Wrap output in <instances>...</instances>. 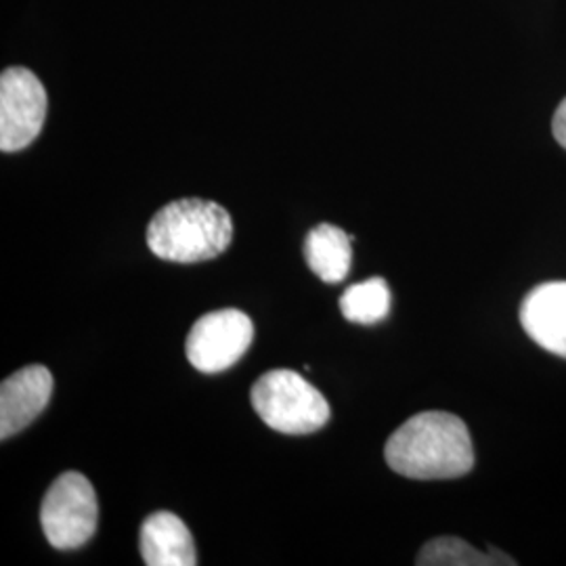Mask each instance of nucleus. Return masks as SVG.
Wrapping results in <instances>:
<instances>
[{
    "instance_id": "obj_1",
    "label": "nucleus",
    "mask_w": 566,
    "mask_h": 566,
    "mask_svg": "<svg viewBox=\"0 0 566 566\" xmlns=\"http://www.w3.org/2000/svg\"><path fill=\"white\" fill-rule=\"evenodd\" d=\"M386 464L416 481L464 476L474 465V447L464 420L447 411H424L392 432Z\"/></svg>"
},
{
    "instance_id": "obj_2",
    "label": "nucleus",
    "mask_w": 566,
    "mask_h": 566,
    "mask_svg": "<svg viewBox=\"0 0 566 566\" xmlns=\"http://www.w3.org/2000/svg\"><path fill=\"white\" fill-rule=\"evenodd\" d=\"M231 238V214L221 203L200 198L166 203L147 227L149 250L172 263L212 261L229 248Z\"/></svg>"
},
{
    "instance_id": "obj_3",
    "label": "nucleus",
    "mask_w": 566,
    "mask_h": 566,
    "mask_svg": "<svg viewBox=\"0 0 566 566\" xmlns=\"http://www.w3.org/2000/svg\"><path fill=\"white\" fill-rule=\"evenodd\" d=\"M250 401L264 424L292 437L322 430L332 416L324 395L292 369L263 374L250 390Z\"/></svg>"
},
{
    "instance_id": "obj_4",
    "label": "nucleus",
    "mask_w": 566,
    "mask_h": 566,
    "mask_svg": "<svg viewBox=\"0 0 566 566\" xmlns=\"http://www.w3.org/2000/svg\"><path fill=\"white\" fill-rule=\"evenodd\" d=\"M99 504L91 481L81 472H63L49 486L41 506V525L57 549L82 547L97 531Z\"/></svg>"
},
{
    "instance_id": "obj_5",
    "label": "nucleus",
    "mask_w": 566,
    "mask_h": 566,
    "mask_svg": "<svg viewBox=\"0 0 566 566\" xmlns=\"http://www.w3.org/2000/svg\"><path fill=\"white\" fill-rule=\"evenodd\" d=\"M49 95L41 78L23 65L0 74V149L15 154L39 139L46 120Z\"/></svg>"
},
{
    "instance_id": "obj_6",
    "label": "nucleus",
    "mask_w": 566,
    "mask_h": 566,
    "mask_svg": "<svg viewBox=\"0 0 566 566\" xmlns=\"http://www.w3.org/2000/svg\"><path fill=\"white\" fill-rule=\"evenodd\" d=\"M254 338V324L240 308L200 317L187 336V359L202 374H219L238 364Z\"/></svg>"
},
{
    "instance_id": "obj_7",
    "label": "nucleus",
    "mask_w": 566,
    "mask_h": 566,
    "mask_svg": "<svg viewBox=\"0 0 566 566\" xmlns=\"http://www.w3.org/2000/svg\"><path fill=\"white\" fill-rule=\"evenodd\" d=\"M53 395V376L44 365H28L0 386V439L7 441L32 424Z\"/></svg>"
},
{
    "instance_id": "obj_8",
    "label": "nucleus",
    "mask_w": 566,
    "mask_h": 566,
    "mask_svg": "<svg viewBox=\"0 0 566 566\" xmlns=\"http://www.w3.org/2000/svg\"><path fill=\"white\" fill-rule=\"evenodd\" d=\"M521 324L533 343L566 359V282L533 287L521 304Z\"/></svg>"
},
{
    "instance_id": "obj_9",
    "label": "nucleus",
    "mask_w": 566,
    "mask_h": 566,
    "mask_svg": "<svg viewBox=\"0 0 566 566\" xmlns=\"http://www.w3.org/2000/svg\"><path fill=\"white\" fill-rule=\"evenodd\" d=\"M142 556L147 566H196V544L172 512H154L142 525Z\"/></svg>"
},
{
    "instance_id": "obj_10",
    "label": "nucleus",
    "mask_w": 566,
    "mask_h": 566,
    "mask_svg": "<svg viewBox=\"0 0 566 566\" xmlns=\"http://www.w3.org/2000/svg\"><path fill=\"white\" fill-rule=\"evenodd\" d=\"M350 235L336 224L322 223L306 235L304 259L308 269L325 283H340L348 275L353 250Z\"/></svg>"
},
{
    "instance_id": "obj_11",
    "label": "nucleus",
    "mask_w": 566,
    "mask_h": 566,
    "mask_svg": "<svg viewBox=\"0 0 566 566\" xmlns=\"http://www.w3.org/2000/svg\"><path fill=\"white\" fill-rule=\"evenodd\" d=\"M416 565L420 566H495L516 565L506 554L489 547V552H481L470 546L464 539L458 537H437L428 542L420 554Z\"/></svg>"
},
{
    "instance_id": "obj_12",
    "label": "nucleus",
    "mask_w": 566,
    "mask_h": 566,
    "mask_svg": "<svg viewBox=\"0 0 566 566\" xmlns=\"http://www.w3.org/2000/svg\"><path fill=\"white\" fill-rule=\"evenodd\" d=\"M392 304L390 287L382 277H371L367 282L350 285L340 298L344 319L350 324H380L388 317Z\"/></svg>"
},
{
    "instance_id": "obj_13",
    "label": "nucleus",
    "mask_w": 566,
    "mask_h": 566,
    "mask_svg": "<svg viewBox=\"0 0 566 566\" xmlns=\"http://www.w3.org/2000/svg\"><path fill=\"white\" fill-rule=\"evenodd\" d=\"M552 133L556 137V142L560 143L566 149V99L558 105L554 120H552Z\"/></svg>"
}]
</instances>
